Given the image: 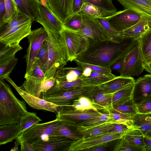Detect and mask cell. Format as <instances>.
I'll return each mask as SVG.
<instances>
[{
    "instance_id": "cell-1",
    "label": "cell",
    "mask_w": 151,
    "mask_h": 151,
    "mask_svg": "<svg viewBox=\"0 0 151 151\" xmlns=\"http://www.w3.org/2000/svg\"><path fill=\"white\" fill-rule=\"evenodd\" d=\"M142 37H124L119 42L109 40L97 42L89 40L86 49L76 59L87 63L110 68L116 61L124 58Z\"/></svg>"
},
{
    "instance_id": "cell-2",
    "label": "cell",
    "mask_w": 151,
    "mask_h": 151,
    "mask_svg": "<svg viewBox=\"0 0 151 151\" xmlns=\"http://www.w3.org/2000/svg\"><path fill=\"white\" fill-rule=\"evenodd\" d=\"M28 112L25 102L16 97L4 80H0V126L20 123Z\"/></svg>"
},
{
    "instance_id": "cell-3",
    "label": "cell",
    "mask_w": 151,
    "mask_h": 151,
    "mask_svg": "<svg viewBox=\"0 0 151 151\" xmlns=\"http://www.w3.org/2000/svg\"><path fill=\"white\" fill-rule=\"evenodd\" d=\"M47 32L48 57L47 63L42 67L45 80L53 77L56 71L63 68L69 61L65 45L60 34Z\"/></svg>"
},
{
    "instance_id": "cell-4",
    "label": "cell",
    "mask_w": 151,
    "mask_h": 151,
    "mask_svg": "<svg viewBox=\"0 0 151 151\" xmlns=\"http://www.w3.org/2000/svg\"><path fill=\"white\" fill-rule=\"evenodd\" d=\"M103 111L75 109L70 105L61 106L56 114V119L70 127H79L85 122L102 114Z\"/></svg>"
},
{
    "instance_id": "cell-5",
    "label": "cell",
    "mask_w": 151,
    "mask_h": 151,
    "mask_svg": "<svg viewBox=\"0 0 151 151\" xmlns=\"http://www.w3.org/2000/svg\"><path fill=\"white\" fill-rule=\"evenodd\" d=\"M48 36V32L41 27L32 30L27 37L29 45L25 56L26 68L24 78L31 73L38 52L43 42L47 39Z\"/></svg>"
},
{
    "instance_id": "cell-6",
    "label": "cell",
    "mask_w": 151,
    "mask_h": 151,
    "mask_svg": "<svg viewBox=\"0 0 151 151\" xmlns=\"http://www.w3.org/2000/svg\"><path fill=\"white\" fill-rule=\"evenodd\" d=\"M68 53V61H74L87 48L89 40L76 32L65 28L60 34Z\"/></svg>"
},
{
    "instance_id": "cell-7",
    "label": "cell",
    "mask_w": 151,
    "mask_h": 151,
    "mask_svg": "<svg viewBox=\"0 0 151 151\" xmlns=\"http://www.w3.org/2000/svg\"><path fill=\"white\" fill-rule=\"evenodd\" d=\"M79 13L82 22L77 32L93 42L109 40L103 27L95 17L81 12Z\"/></svg>"
},
{
    "instance_id": "cell-8",
    "label": "cell",
    "mask_w": 151,
    "mask_h": 151,
    "mask_svg": "<svg viewBox=\"0 0 151 151\" xmlns=\"http://www.w3.org/2000/svg\"><path fill=\"white\" fill-rule=\"evenodd\" d=\"M60 122L56 119L48 122L35 124L21 133L16 139L19 145L23 141L32 143L42 137L52 136L56 128Z\"/></svg>"
},
{
    "instance_id": "cell-9",
    "label": "cell",
    "mask_w": 151,
    "mask_h": 151,
    "mask_svg": "<svg viewBox=\"0 0 151 151\" xmlns=\"http://www.w3.org/2000/svg\"><path fill=\"white\" fill-rule=\"evenodd\" d=\"M124 58L123 68L120 76H137L145 70L144 62L139 42Z\"/></svg>"
},
{
    "instance_id": "cell-10",
    "label": "cell",
    "mask_w": 151,
    "mask_h": 151,
    "mask_svg": "<svg viewBox=\"0 0 151 151\" xmlns=\"http://www.w3.org/2000/svg\"><path fill=\"white\" fill-rule=\"evenodd\" d=\"M141 15L130 9L116 12L104 17L116 30L123 32L130 27L139 20Z\"/></svg>"
},
{
    "instance_id": "cell-11",
    "label": "cell",
    "mask_w": 151,
    "mask_h": 151,
    "mask_svg": "<svg viewBox=\"0 0 151 151\" xmlns=\"http://www.w3.org/2000/svg\"><path fill=\"white\" fill-rule=\"evenodd\" d=\"M84 87L83 86L68 90H58L48 94L42 92L41 98L58 105H71L75 100L85 95Z\"/></svg>"
},
{
    "instance_id": "cell-12",
    "label": "cell",
    "mask_w": 151,
    "mask_h": 151,
    "mask_svg": "<svg viewBox=\"0 0 151 151\" xmlns=\"http://www.w3.org/2000/svg\"><path fill=\"white\" fill-rule=\"evenodd\" d=\"M39 5L38 16L35 21L41 24L47 32L60 34L65 28L63 23L47 5L42 4L40 2Z\"/></svg>"
},
{
    "instance_id": "cell-13",
    "label": "cell",
    "mask_w": 151,
    "mask_h": 151,
    "mask_svg": "<svg viewBox=\"0 0 151 151\" xmlns=\"http://www.w3.org/2000/svg\"><path fill=\"white\" fill-rule=\"evenodd\" d=\"M25 78V81L20 88L30 94L40 98L41 87L45 76L38 58L35 60L31 73Z\"/></svg>"
},
{
    "instance_id": "cell-14",
    "label": "cell",
    "mask_w": 151,
    "mask_h": 151,
    "mask_svg": "<svg viewBox=\"0 0 151 151\" xmlns=\"http://www.w3.org/2000/svg\"><path fill=\"white\" fill-rule=\"evenodd\" d=\"M74 141L65 137L51 136L47 139L40 138L32 144L35 151H68Z\"/></svg>"
},
{
    "instance_id": "cell-15",
    "label": "cell",
    "mask_w": 151,
    "mask_h": 151,
    "mask_svg": "<svg viewBox=\"0 0 151 151\" xmlns=\"http://www.w3.org/2000/svg\"><path fill=\"white\" fill-rule=\"evenodd\" d=\"M124 133H112L74 140L71 144L68 151H86L89 149L99 146L109 141L121 139Z\"/></svg>"
},
{
    "instance_id": "cell-16",
    "label": "cell",
    "mask_w": 151,
    "mask_h": 151,
    "mask_svg": "<svg viewBox=\"0 0 151 151\" xmlns=\"http://www.w3.org/2000/svg\"><path fill=\"white\" fill-rule=\"evenodd\" d=\"M5 80L13 86L24 101L34 109L45 110L56 114L62 106L53 104L27 93L17 86L9 77Z\"/></svg>"
},
{
    "instance_id": "cell-17",
    "label": "cell",
    "mask_w": 151,
    "mask_h": 151,
    "mask_svg": "<svg viewBox=\"0 0 151 151\" xmlns=\"http://www.w3.org/2000/svg\"><path fill=\"white\" fill-rule=\"evenodd\" d=\"M85 96L89 99L99 111L106 109L112 105L114 93L104 92L97 86H84Z\"/></svg>"
},
{
    "instance_id": "cell-18",
    "label": "cell",
    "mask_w": 151,
    "mask_h": 151,
    "mask_svg": "<svg viewBox=\"0 0 151 151\" xmlns=\"http://www.w3.org/2000/svg\"><path fill=\"white\" fill-rule=\"evenodd\" d=\"M151 95V74L145 75L135 80L131 98L135 105L143 101Z\"/></svg>"
},
{
    "instance_id": "cell-19",
    "label": "cell",
    "mask_w": 151,
    "mask_h": 151,
    "mask_svg": "<svg viewBox=\"0 0 151 151\" xmlns=\"http://www.w3.org/2000/svg\"><path fill=\"white\" fill-rule=\"evenodd\" d=\"M31 19L9 30L0 36V42L8 44L19 43L32 31Z\"/></svg>"
},
{
    "instance_id": "cell-20",
    "label": "cell",
    "mask_w": 151,
    "mask_h": 151,
    "mask_svg": "<svg viewBox=\"0 0 151 151\" xmlns=\"http://www.w3.org/2000/svg\"><path fill=\"white\" fill-rule=\"evenodd\" d=\"M73 0H48L49 7L52 12L63 23L73 14Z\"/></svg>"
},
{
    "instance_id": "cell-21",
    "label": "cell",
    "mask_w": 151,
    "mask_h": 151,
    "mask_svg": "<svg viewBox=\"0 0 151 151\" xmlns=\"http://www.w3.org/2000/svg\"><path fill=\"white\" fill-rule=\"evenodd\" d=\"M150 30L151 18L141 15L137 23L122 32V35L124 38L139 37Z\"/></svg>"
},
{
    "instance_id": "cell-22",
    "label": "cell",
    "mask_w": 151,
    "mask_h": 151,
    "mask_svg": "<svg viewBox=\"0 0 151 151\" xmlns=\"http://www.w3.org/2000/svg\"><path fill=\"white\" fill-rule=\"evenodd\" d=\"M135 80L133 77L119 76L113 79L98 85L104 92L114 93L117 91L134 83Z\"/></svg>"
},
{
    "instance_id": "cell-23",
    "label": "cell",
    "mask_w": 151,
    "mask_h": 151,
    "mask_svg": "<svg viewBox=\"0 0 151 151\" xmlns=\"http://www.w3.org/2000/svg\"><path fill=\"white\" fill-rule=\"evenodd\" d=\"M124 7L151 18V0H116Z\"/></svg>"
},
{
    "instance_id": "cell-24",
    "label": "cell",
    "mask_w": 151,
    "mask_h": 151,
    "mask_svg": "<svg viewBox=\"0 0 151 151\" xmlns=\"http://www.w3.org/2000/svg\"><path fill=\"white\" fill-rule=\"evenodd\" d=\"M22 132L20 123L0 126V145L12 142Z\"/></svg>"
},
{
    "instance_id": "cell-25",
    "label": "cell",
    "mask_w": 151,
    "mask_h": 151,
    "mask_svg": "<svg viewBox=\"0 0 151 151\" xmlns=\"http://www.w3.org/2000/svg\"><path fill=\"white\" fill-rule=\"evenodd\" d=\"M20 12L35 21L39 12V0H14Z\"/></svg>"
},
{
    "instance_id": "cell-26",
    "label": "cell",
    "mask_w": 151,
    "mask_h": 151,
    "mask_svg": "<svg viewBox=\"0 0 151 151\" xmlns=\"http://www.w3.org/2000/svg\"><path fill=\"white\" fill-rule=\"evenodd\" d=\"M19 43L8 44L0 42V66L15 58V54L22 50Z\"/></svg>"
},
{
    "instance_id": "cell-27",
    "label": "cell",
    "mask_w": 151,
    "mask_h": 151,
    "mask_svg": "<svg viewBox=\"0 0 151 151\" xmlns=\"http://www.w3.org/2000/svg\"><path fill=\"white\" fill-rule=\"evenodd\" d=\"M111 123L106 122L87 128L79 127L76 129L82 136V138H90L108 134V129Z\"/></svg>"
},
{
    "instance_id": "cell-28",
    "label": "cell",
    "mask_w": 151,
    "mask_h": 151,
    "mask_svg": "<svg viewBox=\"0 0 151 151\" xmlns=\"http://www.w3.org/2000/svg\"><path fill=\"white\" fill-rule=\"evenodd\" d=\"M130 118L132 127L140 130L143 134L151 130V113H138Z\"/></svg>"
},
{
    "instance_id": "cell-29",
    "label": "cell",
    "mask_w": 151,
    "mask_h": 151,
    "mask_svg": "<svg viewBox=\"0 0 151 151\" xmlns=\"http://www.w3.org/2000/svg\"><path fill=\"white\" fill-rule=\"evenodd\" d=\"M54 85L46 92L48 94L58 90H68L78 87L86 86L83 80L80 76L76 80L70 82L60 79H55Z\"/></svg>"
},
{
    "instance_id": "cell-30",
    "label": "cell",
    "mask_w": 151,
    "mask_h": 151,
    "mask_svg": "<svg viewBox=\"0 0 151 151\" xmlns=\"http://www.w3.org/2000/svg\"><path fill=\"white\" fill-rule=\"evenodd\" d=\"M52 136L65 137L74 140H79L82 137L76 128L70 126L61 122L56 128Z\"/></svg>"
},
{
    "instance_id": "cell-31",
    "label": "cell",
    "mask_w": 151,
    "mask_h": 151,
    "mask_svg": "<svg viewBox=\"0 0 151 151\" xmlns=\"http://www.w3.org/2000/svg\"><path fill=\"white\" fill-rule=\"evenodd\" d=\"M130 144L145 148V136L140 130L132 127L124 132L122 137Z\"/></svg>"
},
{
    "instance_id": "cell-32",
    "label": "cell",
    "mask_w": 151,
    "mask_h": 151,
    "mask_svg": "<svg viewBox=\"0 0 151 151\" xmlns=\"http://www.w3.org/2000/svg\"><path fill=\"white\" fill-rule=\"evenodd\" d=\"M81 12L94 17H99L111 15L116 12L109 11L90 3L85 2L83 4Z\"/></svg>"
},
{
    "instance_id": "cell-33",
    "label": "cell",
    "mask_w": 151,
    "mask_h": 151,
    "mask_svg": "<svg viewBox=\"0 0 151 151\" xmlns=\"http://www.w3.org/2000/svg\"><path fill=\"white\" fill-rule=\"evenodd\" d=\"M144 65L151 62V30L144 34L139 42Z\"/></svg>"
},
{
    "instance_id": "cell-34",
    "label": "cell",
    "mask_w": 151,
    "mask_h": 151,
    "mask_svg": "<svg viewBox=\"0 0 151 151\" xmlns=\"http://www.w3.org/2000/svg\"><path fill=\"white\" fill-rule=\"evenodd\" d=\"M95 17L103 27L110 40L119 42L123 40L122 32L115 30L104 17Z\"/></svg>"
},
{
    "instance_id": "cell-35",
    "label": "cell",
    "mask_w": 151,
    "mask_h": 151,
    "mask_svg": "<svg viewBox=\"0 0 151 151\" xmlns=\"http://www.w3.org/2000/svg\"><path fill=\"white\" fill-rule=\"evenodd\" d=\"M80 77L84 81L86 85L89 86H98L115 78L93 70L88 77Z\"/></svg>"
},
{
    "instance_id": "cell-36",
    "label": "cell",
    "mask_w": 151,
    "mask_h": 151,
    "mask_svg": "<svg viewBox=\"0 0 151 151\" xmlns=\"http://www.w3.org/2000/svg\"><path fill=\"white\" fill-rule=\"evenodd\" d=\"M31 19L26 15L20 12L19 14L7 23L0 26V36L12 29Z\"/></svg>"
},
{
    "instance_id": "cell-37",
    "label": "cell",
    "mask_w": 151,
    "mask_h": 151,
    "mask_svg": "<svg viewBox=\"0 0 151 151\" xmlns=\"http://www.w3.org/2000/svg\"><path fill=\"white\" fill-rule=\"evenodd\" d=\"M134 84L114 93L112 99V105H117L124 103L131 98Z\"/></svg>"
},
{
    "instance_id": "cell-38",
    "label": "cell",
    "mask_w": 151,
    "mask_h": 151,
    "mask_svg": "<svg viewBox=\"0 0 151 151\" xmlns=\"http://www.w3.org/2000/svg\"><path fill=\"white\" fill-rule=\"evenodd\" d=\"M106 110L109 112L110 122L111 123L123 124L132 127L130 117L115 110L112 105Z\"/></svg>"
},
{
    "instance_id": "cell-39",
    "label": "cell",
    "mask_w": 151,
    "mask_h": 151,
    "mask_svg": "<svg viewBox=\"0 0 151 151\" xmlns=\"http://www.w3.org/2000/svg\"><path fill=\"white\" fill-rule=\"evenodd\" d=\"M70 105L77 110L82 111L89 110L99 111L91 100L85 95L76 99L71 105Z\"/></svg>"
},
{
    "instance_id": "cell-40",
    "label": "cell",
    "mask_w": 151,
    "mask_h": 151,
    "mask_svg": "<svg viewBox=\"0 0 151 151\" xmlns=\"http://www.w3.org/2000/svg\"><path fill=\"white\" fill-rule=\"evenodd\" d=\"M112 106L115 110L130 117L138 113L136 105L133 103L131 98L122 104Z\"/></svg>"
},
{
    "instance_id": "cell-41",
    "label": "cell",
    "mask_w": 151,
    "mask_h": 151,
    "mask_svg": "<svg viewBox=\"0 0 151 151\" xmlns=\"http://www.w3.org/2000/svg\"><path fill=\"white\" fill-rule=\"evenodd\" d=\"M4 0L6 13L3 18V24L9 22L12 18L17 15L20 12L14 0Z\"/></svg>"
},
{
    "instance_id": "cell-42",
    "label": "cell",
    "mask_w": 151,
    "mask_h": 151,
    "mask_svg": "<svg viewBox=\"0 0 151 151\" xmlns=\"http://www.w3.org/2000/svg\"><path fill=\"white\" fill-rule=\"evenodd\" d=\"M42 120L37 116L36 113L29 112L21 119L20 123L22 127V132L33 125L39 123Z\"/></svg>"
},
{
    "instance_id": "cell-43",
    "label": "cell",
    "mask_w": 151,
    "mask_h": 151,
    "mask_svg": "<svg viewBox=\"0 0 151 151\" xmlns=\"http://www.w3.org/2000/svg\"><path fill=\"white\" fill-rule=\"evenodd\" d=\"M82 22V17L79 13L70 16L63 22V24L65 28L77 32L80 28Z\"/></svg>"
},
{
    "instance_id": "cell-44",
    "label": "cell",
    "mask_w": 151,
    "mask_h": 151,
    "mask_svg": "<svg viewBox=\"0 0 151 151\" xmlns=\"http://www.w3.org/2000/svg\"><path fill=\"white\" fill-rule=\"evenodd\" d=\"M106 122H110L109 113L105 109L103 110L102 114L100 116L85 122L79 127L87 128Z\"/></svg>"
},
{
    "instance_id": "cell-45",
    "label": "cell",
    "mask_w": 151,
    "mask_h": 151,
    "mask_svg": "<svg viewBox=\"0 0 151 151\" xmlns=\"http://www.w3.org/2000/svg\"><path fill=\"white\" fill-rule=\"evenodd\" d=\"M74 61L78 65L83 67L90 68L92 70L113 78L116 77V76L112 73L111 70L110 68L87 63L80 61L76 59H75Z\"/></svg>"
},
{
    "instance_id": "cell-46",
    "label": "cell",
    "mask_w": 151,
    "mask_h": 151,
    "mask_svg": "<svg viewBox=\"0 0 151 151\" xmlns=\"http://www.w3.org/2000/svg\"><path fill=\"white\" fill-rule=\"evenodd\" d=\"M145 151L144 148L132 145L123 137L115 148L114 151Z\"/></svg>"
},
{
    "instance_id": "cell-47",
    "label": "cell",
    "mask_w": 151,
    "mask_h": 151,
    "mask_svg": "<svg viewBox=\"0 0 151 151\" xmlns=\"http://www.w3.org/2000/svg\"><path fill=\"white\" fill-rule=\"evenodd\" d=\"M18 59H14L0 66V80L5 79L9 77L17 64Z\"/></svg>"
},
{
    "instance_id": "cell-48",
    "label": "cell",
    "mask_w": 151,
    "mask_h": 151,
    "mask_svg": "<svg viewBox=\"0 0 151 151\" xmlns=\"http://www.w3.org/2000/svg\"><path fill=\"white\" fill-rule=\"evenodd\" d=\"M83 2L89 3L109 11L116 12L117 9L114 5L112 0H83Z\"/></svg>"
},
{
    "instance_id": "cell-49",
    "label": "cell",
    "mask_w": 151,
    "mask_h": 151,
    "mask_svg": "<svg viewBox=\"0 0 151 151\" xmlns=\"http://www.w3.org/2000/svg\"><path fill=\"white\" fill-rule=\"evenodd\" d=\"M120 139L111 140L101 145L93 147L88 150L86 151H113L119 142Z\"/></svg>"
},
{
    "instance_id": "cell-50",
    "label": "cell",
    "mask_w": 151,
    "mask_h": 151,
    "mask_svg": "<svg viewBox=\"0 0 151 151\" xmlns=\"http://www.w3.org/2000/svg\"><path fill=\"white\" fill-rule=\"evenodd\" d=\"M48 57V47L47 39L45 40L40 49L37 56L41 63L42 68L47 63Z\"/></svg>"
},
{
    "instance_id": "cell-51",
    "label": "cell",
    "mask_w": 151,
    "mask_h": 151,
    "mask_svg": "<svg viewBox=\"0 0 151 151\" xmlns=\"http://www.w3.org/2000/svg\"><path fill=\"white\" fill-rule=\"evenodd\" d=\"M136 106L138 113H151V95L145 100Z\"/></svg>"
},
{
    "instance_id": "cell-52",
    "label": "cell",
    "mask_w": 151,
    "mask_h": 151,
    "mask_svg": "<svg viewBox=\"0 0 151 151\" xmlns=\"http://www.w3.org/2000/svg\"><path fill=\"white\" fill-rule=\"evenodd\" d=\"M132 127L123 124L111 123L109 126L108 133L124 132Z\"/></svg>"
},
{
    "instance_id": "cell-53",
    "label": "cell",
    "mask_w": 151,
    "mask_h": 151,
    "mask_svg": "<svg viewBox=\"0 0 151 151\" xmlns=\"http://www.w3.org/2000/svg\"><path fill=\"white\" fill-rule=\"evenodd\" d=\"M55 81V79L53 77H51L45 79L42 84L41 92H46L54 85Z\"/></svg>"
},
{
    "instance_id": "cell-54",
    "label": "cell",
    "mask_w": 151,
    "mask_h": 151,
    "mask_svg": "<svg viewBox=\"0 0 151 151\" xmlns=\"http://www.w3.org/2000/svg\"><path fill=\"white\" fill-rule=\"evenodd\" d=\"M124 58L118 60L113 64L110 68L111 71H117L120 74L122 73L124 65Z\"/></svg>"
},
{
    "instance_id": "cell-55",
    "label": "cell",
    "mask_w": 151,
    "mask_h": 151,
    "mask_svg": "<svg viewBox=\"0 0 151 151\" xmlns=\"http://www.w3.org/2000/svg\"><path fill=\"white\" fill-rule=\"evenodd\" d=\"M83 3V0H73L72 6L73 14L79 13L81 12Z\"/></svg>"
},
{
    "instance_id": "cell-56",
    "label": "cell",
    "mask_w": 151,
    "mask_h": 151,
    "mask_svg": "<svg viewBox=\"0 0 151 151\" xmlns=\"http://www.w3.org/2000/svg\"><path fill=\"white\" fill-rule=\"evenodd\" d=\"M20 145L21 151H35L32 143L23 141L20 143Z\"/></svg>"
},
{
    "instance_id": "cell-57",
    "label": "cell",
    "mask_w": 151,
    "mask_h": 151,
    "mask_svg": "<svg viewBox=\"0 0 151 151\" xmlns=\"http://www.w3.org/2000/svg\"><path fill=\"white\" fill-rule=\"evenodd\" d=\"M6 13L4 0H0V26L3 24V19Z\"/></svg>"
},
{
    "instance_id": "cell-58",
    "label": "cell",
    "mask_w": 151,
    "mask_h": 151,
    "mask_svg": "<svg viewBox=\"0 0 151 151\" xmlns=\"http://www.w3.org/2000/svg\"><path fill=\"white\" fill-rule=\"evenodd\" d=\"M144 142L145 151H151V139L145 136Z\"/></svg>"
},
{
    "instance_id": "cell-59",
    "label": "cell",
    "mask_w": 151,
    "mask_h": 151,
    "mask_svg": "<svg viewBox=\"0 0 151 151\" xmlns=\"http://www.w3.org/2000/svg\"><path fill=\"white\" fill-rule=\"evenodd\" d=\"M80 67L83 69V73L81 76L83 77H88L90 76L92 73V70L89 68Z\"/></svg>"
},
{
    "instance_id": "cell-60",
    "label": "cell",
    "mask_w": 151,
    "mask_h": 151,
    "mask_svg": "<svg viewBox=\"0 0 151 151\" xmlns=\"http://www.w3.org/2000/svg\"><path fill=\"white\" fill-rule=\"evenodd\" d=\"M145 70L151 74V62L148 64L144 65Z\"/></svg>"
},
{
    "instance_id": "cell-61",
    "label": "cell",
    "mask_w": 151,
    "mask_h": 151,
    "mask_svg": "<svg viewBox=\"0 0 151 151\" xmlns=\"http://www.w3.org/2000/svg\"><path fill=\"white\" fill-rule=\"evenodd\" d=\"M14 147L11 149V151H19V150L18 149V146L19 144L17 139H16Z\"/></svg>"
},
{
    "instance_id": "cell-62",
    "label": "cell",
    "mask_w": 151,
    "mask_h": 151,
    "mask_svg": "<svg viewBox=\"0 0 151 151\" xmlns=\"http://www.w3.org/2000/svg\"><path fill=\"white\" fill-rule=\"evenodd\" d=\"M144 134L145 136L151 139V130L144 133Z\"/></svg>"
},
{
    "instance_id": "cell-63",
    "label": "cell",
    "mask_w": 151,
    "mask_h": 151,
    "mask_svg": "<svg viewBox=\"0 0 151 151\" xmlns=\"http://www.w3.org/2000/svg\"><path fill=\"white\" fill-rule=\"evenodd\" d=\"M40 2L43 5L47 4L49 6L48 0H39Z\"/></svg>"
},
{
    "instance_id": "cell-64",
    "label": "cell",
    "mask_w": 151,
    "mask_h": 151,
    "mask_svg": "<svg viewBox=\"0 0 151 151\" xmlns=\"http://www.w3.org/2000/svg\"></svg>"
}]
</instances>
